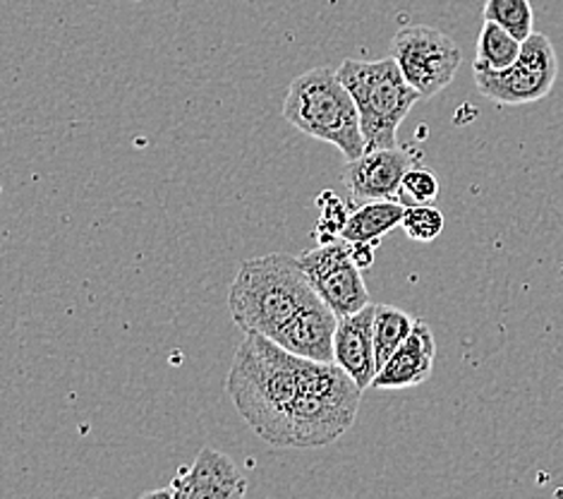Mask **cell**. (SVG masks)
Returning <instances> with one entry per match:
<instances>
[{"label":"cell","mask_w":563,"mask_h":499,"mask_svg":"<svg viewBox=\"0 0 563 499\" xmlns=\"http://www.w3.org/2000/svg\"><path fill=\"white\" fill-rule=\"evenodd\" d=\"M404 211L406 207L398 199L362 202L347 214L341 238L347 242H374V246H379L382 238L396 231L404 221Z\"/></svg>","instance_id":"14"},{"label":"cell","mask_w":563,"mask_h":499,"mask_svg":"<svg viewBox=\"0 0 563 499\" xmlns=\"http://www.w3.org/2000/svg\"><path fill=\"white\" fill-rule=\"evenodd\" d=\"M434 358H437V341L434 334L424 322H415L412 332L408 339L400 344L391 358H388L384 366L377 370L372 380V389H410L427 382L434 370Z\"/></svg>","instance_id":"11"},{"label":"cell","mask_w":563,"mask_h":499,"mask_svg":"<svg viewBox=\"0 0 563 499\" xmlns=\"http://www.w3.org/2000/svg\"><path fill=\"white\" fill-rule=\"evenodd\" d=\"M336 73L357 106L365 150L396 147L400 123L420 99L396 61L391 56L379 61L347 58Z\"/></svg>","instance_id":"5"},{"label":"cell","mask_w":563,"mask_h":499,"mask_svg":"<svg viewBox=\"0 0 563 499\" xmlns=\"http://www.w3.org/2000/svg\"><path fill=\"white\" fill-rule=\"evenodd\" d=\"M336 325L339 315L317 295L274 336V341L290 350L292 356L317 362H333Z\"/></svg>","instance_id":"12"},{"label":"cell","mask_w":563,"mask_h":499,"mask_svg":"<svg viewBox=\"0 0 563 499\" xmlns=\"http://www.w3.org/2000/svg\"><path fill=\"white\" fill-rule=\"evenodd\" d=\"M333 362L353 377L365 391L377 375V356H374V305H365L353 315L339 317L333 334Z\"/></svg>","instance_id":"13"},{"label":"cell","mask_w":563,"mask_h":499,"mask_svg":"<svg viewBox=\"0 0 563 499\" xmlns=\"http://www.w3.org/2000/svg\"><path fill=\"white\" fill-rule=\"evenodd\" d=\"M415 322L418 319L404 313L400 307L374 305V356H377V370L408 339Z\"/></svg>","instance_id":"16"},{"label":"cell","mask_w":563,"mask_h":499,"mask_svg":"<svg viewBox=\"0 0 563 499\" xmlns=\"http://www.w3.org/2000/svg\"><path fill=\"white\" fill-rule=\"evenodd\" d=\"M362 401V389L336 362L307 360L298 399L290 411L288 447H327L353 427Z\"/></svg>","instance_id":"3"},{"label":"cell","mask_w":563,"mask_h":499,"mask_svg":"<svg viewBox=\"0 0 563 499\" xmlns=\"http://www.w3.org/2000/svg\"><path fill=\"white\" fill-rule=\"evenodd\" d=\"M317 299L300 258L272 252L245 260L228 289V310L245 334L274 336Z\"/></svg>","instance_id":"2"},{"label":"cell","mask_w":563,"mask_h":499,"mask_svg":"<svg viewBox=\"0 0 563 499\" xmlns=\"http://www.w3.org/2000/svg\"><path fill=\"white\" fill-rule=\"evenodd\" d=\"M439 197V181L434 171L429 169H410L404 181H400V187L396 193V199L404 207H415V205H434Z\"/></svg>","instance_id":"18"},{"label":"cell","mask_w":563,"mask_h":499,"mask_svg":"<svg viewBox=\"0 0 563 499\" xmlns=\"http://www.w3.org/2000/svg\"><path fill=\"white\" fill-rule=\"evenodd\" d=\"M284 118L310 138L336 147L347 161L365 154L357 106L331 67H312L292 79Z\"/></svg>","instance_id":"4"},{"label":"cell","mask_w":563,"mask_h":499,"mask_svg":"<svg viewBox=\"0 0 563 499\" xmlns=\"http://www.w3.org/2000/svg\"><path fill=\"white\" fill-rule=\"evenodd\" d=\"M520 46L522 42H518L511 32H506L504 26L492 20H485L477 39L473 70H506L520 56Z\"/></svg>","instance_id":"15"},{"label":"cell","mask_w":563,"mask_h":499,"mask_svg":"<svg viewBox=\"0 0 563 499\" xmlns=\"http://www.w3.org/2000/svg\"><path fill=\"white\" fill-rule=\"evenodd\" d=\"M406 236L415 242H432L444 231V214L434 205H415L406 207L404 221H400Z\"/></svg>","instance_id":"19"},{"label":"cell","mask_w":563,"mask_h":499,"mask_svg":"<svg viewBox=\"0 0 563 499\" xmlns=\"http://www.w3.org/2000/svg\"><path fill=\"white\" fill-rule=\"evenodd\" d=\"M391 58L420 99H432L453 83L463 53L449 34L434 26L408 24L391 39Z\"/></svg>","instance_id":"6"},{"label":"cell","mask_w":563,"mask_h":499,"mask_svg":"<svg viewBox=\"0 0 563 499\" xmlns=\"http://www.w3.org/2000/svg\"><path fill=\"white\" fill-rule=\"evenodd\" d=\"M485 20L504 26V30L511 32L518 42H526L534 32V12L530 0H487Z\"/></svg>","instance_id":"17"},{"label":"cell","mask_w":563,"mask_h":499,"mask_svg":"<svg viewBox=\"0 0 563 499\" xmlns=\"http://www.w3.org/2000/svg\"><path fill=\"white\" fill-rule=\"evenodd\" d=\"M168 492L176 499H240L247 495V480L231 456L205 447L190 466L178 470Z\"/></svg>","instance_id":"10"},{"label":"cell","mask_w":563,"mask_h":499,"mask_svg":"<svg viewBox=\"0 0 563 499\" xmlns=\"http://www.w3.org/2000/svg\"><path fill=\"white\" fill-rule=\"evenodd\" d=\"M374 248H377L374 242H351V258L362 272L374 264Z\"/></svg>","instance_id":"21"},{"label":"cell","mask_w":563,"mask_h":499,"mask_svg":"<svg viewBox=\"0 0 563 499\" xmlns=\"http://www.w3.org/2000/svg\"><path fill=\"white\" fill-rule=\"evenodd\" d=\"M300 264L319 299L339 317L353 315L369 305V291L362 279V269L351 258L347 240L319 242L314 250L300 254Z\"/></svg>","instance_id":"8"},{"label":"cell","mask_w":563,"mask_h":499,"mask_svg":"<svg viewBox=\"0 0 563 499\" xmlns=\"http://www.w3.org/2000/svg\"><path fill=\"white\" fill-rule=\"evenodd\" d=\"M305 358L292 356L264 334H245L228 372V397L254 435L288 447L290 411L298 399Z\"/></svg>","instance_id":"1"},{"label":"cell","mask_w":563,"mask_h":499,"mask_svg":"<svg viewBox=\"0 0 563 499\" xmlns=\"http://www.w3.org/2000/svg\"><path fill=\"white\" fill-rule=\"evenodd\" d=\"M415 156L410 150L386 147V150H365L357 159H351L341 171V181L351 193L355 205L372 199H396L404 175L412 169Z\"/></svg>","instance_id":"9"},{"label":"cell","mask_w":563,"mask_h":499,"mask_svg":"<svg viewBox=\"0 0 563 499\" xmlns=\"http://www.w3.org/2000/svg\"><path fill=\"white\" fill-rule=\"evenodd\" d=\"M317 207L321 209L319 224H317V240L329 242V240L341 238V231L347 221V214H351V209L345 207V202L333 195L331 191H324L317 199Z\"/></svg>","instance_id":"20"},{"label":"cell","mask_w":563,"mask_h":499,"mask_svg":"<svg viewBox=\"0 0 563 499\" xmlns=\"http://www.w3.org/2000/svg\"><path fill=\"white\" fill-rule=\"evenodd\" d=\"M559 75V58L552 39L532 32L520 46V56L506 70H475L482 97L499 106H522L544 99Z\"/></svg>","instance_id":"7"}]
</instances>
